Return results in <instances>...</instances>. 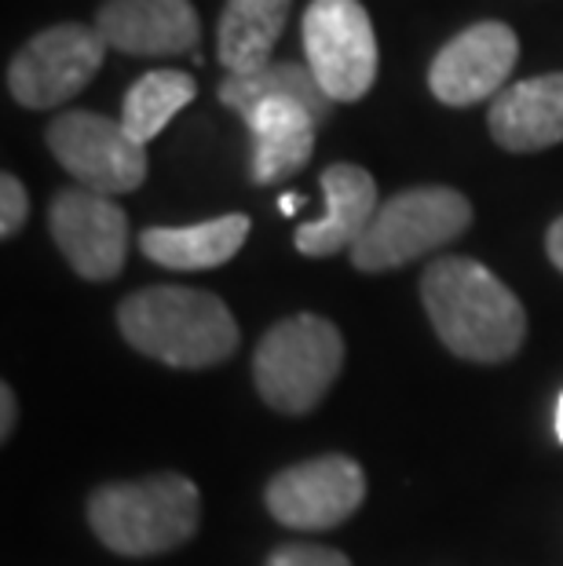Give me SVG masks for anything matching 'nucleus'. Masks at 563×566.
<instances>
[{"instance_id": "f257e3e1", "label": "nucleus", "mask_w": 563, "mask_h": 566, "mask_svg": "<svg viewBox=\"0 0 563 566\" xmlns=\"http://www.w3.org/2000/svg\"><path fill=\"white\" fill-rule=\"evenodd\" d=\"M421 300L439 340L465 363H505L523 347L526 311L517 293L469 256H442L421 274Z\"/></svg>"}, {"instance_id": "f03ea898", "label": "nucleus", "mask_w": 563, "mask_h": 566, "mask_svg": "<svg viewBox=\"0 0 563 566\" xmlns=\"http://www.w3.org/2000/svg\"><path fill=\"white\" fill-rule=\"evenodd\" d=\"M117 329L139 355L173 369L220 366L242 344L231 307L206 289L187 285H150L125 296Z\"/></svg>"}, {"instance_id": "7ed1b4c3", "label": "nucleus", "mask_w": 563, "mask_h": 566, "mask_svg": "<svg viewBox=\"0 0 563 566\" xmlns=\"http://www.w3.org/2000/svg\"><path fill=\"white\" fill-rule=\"evenodd\" d=\"M88 523L117 556H161L198 534L201 493L176 472L106 483L88 497Z\"/></svg>"}, {"instance_id": "20e7f679", "label": "nucleus", "mask_w": 563, "mask_h": 566, "mask_svg": "<svg viewBox=\"0 0 563 566\" xmlns=\"http://www.w3.org/2000/svg\"><path fill=\"white\" fill-rule=\"evenodd\" d=\"M344 366V336L322 315H293L257 344L253 380L260 399L285 417L311 413Z\"/></svg>"}, {"instance_id": "39448f33", "label": "nucleus", "mask_w": 563, "mask_h": 566, "mask_svg": "<svg viewBox=\"0 0 563 566\" xmlns=\"http://www.w3.org/2000/svg\"><path fill=\"white\" fill-rule=\"evenodd\" d=\"M472 205L453 187H410L377 209L366 234L352 249V263L366 274L395 271L421 260L425 252L469 231Z\"/></svg>"}, {"instance_id": "423d86ee", "label": "nucleus", "mask_w": 563, "mask_h": 566, "mask_svg": "<svg viewBox=\"0 0 563 566\" xmlns=\"http://www.w3.org/2000/svg\"><path fill=\"white\" fill-rule=\"evenodd\" d=\"M311 74L333 103H358L377 81V38L358 0H311L301 19Z\"/></svg>"}, {"instance_id": "0eeeda50", "label": "nucleus", "mask_w": 563, "mask_h": 566, "mask_svg": "<svg viewBox=\"0 0 563 566\" xmlns=\"http://www.w3.org/2000/svg\"><path fill=\"white\" fill-rule=\"evenodd\" d=\"M103 33L81 22H59L33 33L8 63V92L27 111H52L85 88L103 70Z\"/></svg>"}, {"instance_id": "6e6552de", "label": "nucleus", "mask_w": 563, "mask_h": 566, "mask_svg": "<svg viewBox=\"0 0 563 566\" xmlns=\"http://www.w3.org/2000/svg\"><path fill=\"white\" fill-rule=\"evenodd\" d=\"M48 150L92 195H132L147 179V147L128 136L122 122L92 111L59 114L44 132Z\"/></svg>"}, {"instance_id": "1a4fd4ad", "label": "nucleus", "mask_w": 563, "mask_h": 566, "mask_svg": "<svg viewBox=\"0 0 563 566\" xmlns=\"http://www.w3.org/2000/svg\"><path fill=\"white\" fill-rule=\"evenodd\" d=\"M268 512L290 530H333L366 501V472L355 457L330 453L282 468L268 483Z\"/></svg>"}, {"instance_id": "9d476101", "label": "nucleus", "mask_w": 563, "mask_h": 566, "mask_svg": "<svg viewBox=\"0 0 563 566\" xmlns=\"http://www.w3.org/2000/svg\"><path fill=\"white\" fill-rule=\"evenodd\" d=\"M48 227L63 260L88 282H111L128 256V216L111 198L85 187H66L52 198Z\"/></svg>"}, {"instance_id": "9b49d317", "label": "nucleus", "mask_w": 563, "mask_h": 566, "mask_svg": "<svg viewBox=\"0 0 563 566\" xmlns=\"http://www.w3.org/2000/svg\"><path fill=\"white\" fill-rule=\"evenodd\" d=\"M520 59V38L505 22H476L439 48L428 66V88L442 106H476L505 92Z\"/></svg>"}, {"instance_id": "f8f14e48", "label": "nucleus", "mask_w": 563, "mask_h": 566, "mask_svg": "<svg viewBox=\"0 0 563 566\" xmlns=\"http://www.w3.org/2000/svg\"><path fill=\"white\" fill-rule=\"evenodd\" d=\"M95 30L111 48L136 59L187 55L201 38L190 0H103L95 8Z\"/></svg>"}, {"instance_id": "ddd939ff", "label": "nucleus", "mask_w": 563, "mask_h": 566, "mask_svg": "<svg viewBox=\"0 0 563 566\" xmlns=\"http://www.w3.org/2000/svg\"><path fill=\"white\" fill-rule=\"evenodd\" d=\"M322 198H326V212L319 220L296 227V249L304 256H337V252H352L358 238L366 234L369 220L377 216V184L366 168L337 161L322 168L319 176Z\"/></svg>"}, {"instance_id": "4468645a", "label": "nucleus", "mask_w": 563, "mask_h": 566, "mask_svg": "<svg viewBox=\"0 0 563 566\" xmlns=\"http://www.w3.org/2000/svg\"><path fill=\"white\" fill-rule=\"evenodd\" d=\"M487 128L501 150L534 154L563 143V74L509 84L490 103Z\"/></svg>"}, {"instance_id": "2eb2a0df", "label": "nucleus", "mask_w": 563, "mask_h": 566, "mask_svg": "<svg viewBox=\"0 0 563 566\" xmlns=\"http://www.w3.org/2000/svg\"><path fill=\"white\" fill-rule=\"evenodd\" d=\"M246 128L253 136V179L260 187L282 184L296 176L311 161L315 150V117L301 103L268 99L246 117Z\"/></svg>"}, {"instance_id": "dca6fc26", "label": "nucleus", "mask_w": 563, "mask_h": 566, "mask_svg": "<svg viewBox=\"0 0 563 566\" xmlns=\"http://www.w3.org/2000/svg\"><path fill=\"white\" fill-rule=\"evenodd\" d=\"M249 227L253 223H249V216L242 212H227L195 227H147V231L139 234V249H143V256L154 260L158 268L209 271L238 256V249H242L249 238Z\"/></svg>"}, {"instance_id": "f3484780", "label": "nucleus", "mask_w": 563, "mask_h": 566, "mask_svg": "<svg viewBox=\"0 0 563 566\" xmlns=\"http://www.w3.org/2000/svg\"><path fill=\"white\" fill-rule=\"evenodd\" d=\"M293 0H227L217 22V55L227 66V77H249L274 63L271 52L279 44Z\"/></svg>"}, {"instance_id": "a211bd4d", "label": "nucleus", "mask_w": 563, "mask_h": 566, "mask_svg": "<svg viewBox=\"0 0 563 566\" xmlns=\"http://www.w3.org/2000/svg\"><path fill=\"white\" fill-rule=\"evenodd\" d=\"M217 95H220L223 106H231L234 114H242V122L268 99L301 103L304 111L315 117V125H326L330 114H333V99L322 92V84L315 74H311V66L290 63V59H282V63H268L249 77H227V81H220Z\"/></svg>"}, {"instance_id": "6ab92c4d", "label": "nucleus", "mask_w": 563, "mask_h": 566, "mask_svg": "<svg viewBox=\"0 0 563 566\" xmlns=\"http://www.w3.org/2000/svg\"><path fill=\"white\" fill-rule=\"evenodd\" d=\"M198 84L184 70H150L143 74L132 88L125 92V106H122V125L139 147H147L154 136H161L165 125L184 111V106L195 103Z\"/></svg>"}, {"instance_id": "aec40b11", "label": "nucleus", "mask_w": 563, "mask_h": 566, "mask_svg": "<svg viewBox=\"0 0 563 566\" xmlns=\"http://www.w3.org/2000/svg\"><path fill=\"white\" fill-rule=\"evenodd\" d=\"M27 216H30L27 187H22L11 172H4L0 176V234L15 238L22 227H27Z\"/></svg>"}, {"instance_id": "412c9836", "label": "nucleus", "mask_w": 563, "mask_h": 566, "mask_svg": "<svg viewBox=\"0 0 563 566\" xmlns=\"http://www.w3.org/2000/svg\"><path fill=\"white\" fill-rule=\"evenodd\" d=\"M263 566H352V559L337 548L322 545H282L271 552Z\"/></svg>"}, {"instance_id": "4be33fe9", "label": "nucleus", "mask_w": 563, "mask_h": 566, "mask_svg": "<svg viewBox=\"0 0 563 566\" xmlns=\"http://www.w3.org/2000/svg\"><path fill=\"white\" fill-rule=\"evenodd\" d=\"M15 417H19V406H15V391H11V384H0V439H11V431H15Z\"/></svg>"}, {"instance_id": "5701e85b", "label": "nucleus", "mask_w": 563, "mask_h": 566, "mask_svg": "<svg viewBox=\"0 0 563 566\" xmlns=\"http://www.w3.org/2000/svg\"><path fill=\"white\" fill-rule=\"evenodd\" d=\"M545 252H549V260H553V268L563 271V216H560V220H553V227H549Z\"/></svg>"}, {"instance_id": "b1692460", "label": "nucleus", "mask_w": 563, "mask_h": 566, "mask_svg": "<svg viewBox=\"0 0 563 566\" xmlns=\"http://www.w3.org/2000/svg\"><path fill=\"white\" fill-rule=\"evenodd\" d=\"M296 209H301V195H285V198L279 201V212H282V216H293Z\"/></svg>"}, {"instance_id": "393cba45", "label": "nucleus", "mask_w": 563, "mask_h": 566, "mask_svg": "<svg viewBox=\"0 0 563 566\" xmlns=\"http://www.w3.org/2000/svg\"><path fill=\"white\" fill-rule=\"evenodd\" d=\"M556 439L563 442V395H560V402H556Z\"/></svg>"}]
</instances>
